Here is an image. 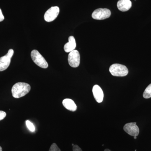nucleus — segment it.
<instances>
[{
  "label": "nucleus",
  "mask_w": 151,
  "mask_h": 151,
  "mask_svg": "<svg viewBox=\"0 0 151 151\" xmlns=\"http://www.w3.org/2000/svg\"><path fill=\"white\" fill-rule=\"evenodd\" d=\"M111 15V12L107 9H98L92 13V17L94 19L103 20L108 18Z\"/></svg>",
  "instance_id": "5"
},
{
  "label": "nucleus",
  "mask_w": 151,
  "mask_h": 151,
  "mask_svg": "<svg viewBox=\"0 0 151 151\" xmlns=\"http://www.w3.org/2000/svg\"><path fill=\"white\" fill-rule=\"evenodd\" d=\"M29 84L24 82H18L13 86L12 89L13 97L19 98L26 95L30 91Z\"/></svg>",
  "instance_id": "1"
},
{
  "label": "nucleus",
  "mask_w": 151,
  "mask_h": 151,
  "mask_svg": "<svg viewBox=\"0 0 151 151\" xmlns=\"http://www.w3.org/2000/svg\"><path fill=\"white\" fill-rule=\"evenodd\" d=\"M80 54L78 50H73L69 52L68 55V62L71 67H78L80 64Z\"/></svg>",
  "instance_id": "6"
},
{
  "label": "nucleus",
  "mask_w": 151,
  "mask_h": 151,
  "mask_svg": "<svg viewBox=\"0 0 151 151\" xmlns=\"http://www.w3.org/2000/svg\"><path fill=\"white\" fill-rule=\"evenodd\" d=\"M49 151H61L59 148L58 147L56 144L53 143L51 145L50 148L49 149Z\"/></svg>",
  "instance_id": "15"
},
{
  "label": "nucleus",
  "mask_w": 151,
  "mask_h": 151,
  "mask_svg": "<svg viewBox=\"0 0 151 151\" xmlns=\"http://www.w3.org/2000/svg\"><path fill=\"white\" fill-rule=\"evenodd\" d=\"M124 130L128 134L133 137H137L139 133V129L137 125L136 122L125 124L124 127Z\"/></svg>",
  "instance_id": "8"
},
{
  "label": "nucleus",
  "mask_w": 151,
  "mask_h": 151,
  "mask_svg": "<svg viewBox=\"0 0 151 151\" xmlns=\"http://www.w3.org/2000/svg\"><path fill=\"white\" fill-rule=\"evenodd\" d=\"M6 116V113L4 111H0V121L2 120Z\"/></svg>",
  "instance_id": "16"
},
{
  "label": "nucleus",
  "mask_w": 151,
  "mask_h": 151,
  "mask_svg": "<svg viewBox=\"0 0 151 151\" xmlns=\"http://www.w3.org/2000/svg\"><path fill=\"white\" fill-rule=\"evenodd\" d=\"M0 151H2V148L1 146H0Z\"/></svg>",
  "instance_id": "20"
},
{
  "label": "nucleus",
  "mask_w": 151,
  "mask_h": 151,
  "mask_svg": "<svg viewBox=\"0 0 151 151\" xmlns=\"http://www.w3.org/2000/svg\"><path fill=\"white\" fill-rule=\"evenodd\" d=\"M92 92L94 99L97 103H102L104 97V94L101 87L98 85H94L92 89Z\"/></svg>",
  "instance_id": "9"
},
{
  "label": "nucleus",
  "mask_w": 151,
  "mask_h": 151,
  "mask_svg": "<svg viewBox=\"0 0 151 151\" xmlns=\"http://www.w3.org/2000/svg\"><path fill=\"white\" fill-rule=\"evenodd\" d=\"M26 123L27 127L28 129L31 132H34L35 131V127L34 126L33 124L29 121H26Z\"/></svg>",
  "instance_id": "14"
},
{
  "label": "nucleus",
  "mask_w": 151,
  "mask_h": 151,
  "mask_svg": "<svg viewBox=\"0 0 151 151\" xmlns=\"http://www.w3.org/2000/svg\"><path fill=\"white\" fill-rule=\"evenodd\" d=\"M134 139H137V137H134Z\"/></svg>",
  "instance_id": "21"
},
{
  "label": "nucleus",
  "mask_w": 151,
  "mask_h": 151,
  "mask_svg": "<svg viewBox=\"0 0 151 151\" xmlns=\"http://www.w3.org/2000/svg\"><path fill=\"white\" fill-rule=\"evenodd\" d=\"M76 47V42L74 37H68V42L65 44L64 46V50L65 52H70L74 50Z\"/></svg>",
  "instance_id": "11"
},
{
  "label": "nucleus",
  "mask_w": 151,
  "mask_h": 151,
  "mask_svg": "<svg viewBox=\"0 0 151 151\" xmlns=\"http://www.w3.org/2000/svg\"><path fill=\"white\" fill-rule=\"evenodd\" d=\"M14 51L11 49L9 50L6 55L0 58V71L6 70L10 64L11 58L13 55Z\"/></svg>",
  "instance_id": "4"
},
{
  "label": "nucleus",
  "mask_w": 151,
  "mask_h": 151,
  "mask_svg": "<svg viewBox=\"0 0 151 151\" xmlns=\"http://www.w3.org/2000/svg\"><path fill=\"white\" fill-rule=\"evenodd\" d=\"M110 73L113 76H126L129 73V70L125 65L122 64L115 63L110 66L109 68Z\"/></svg>",
  "instance_id": "2"
},
{
  "label": "nucleus",
  "mask_w": 151,
  "mask_h": 151,
  "mask_svg": "<svg viewBox=\"0 0 151 151\" xmlns=\"http://www.w3.org/2000/svg\"><path fill=\"white\" fill-rule=\"evenodd\" d=\"M73 145V144H72V146H73V145Z\"/></svg>",
  "instance_id": "22"
},
{
  "label": "nucleus",
  "mask_w": 151,
  "mask_h": 151,
  "mask_svg": "<svg viewBox=\"0 0 151 151\" xmlns=\"http://www.w3.org/2000/svg\"><path fill=\"white\" fill-rule=\"evenodd\" d=\"M63 105L67 110L74 112L77 109V106L73 100L70 99H65L63 101Z\"/></svg>",
  "instance_id": "12"
},
{
  "label": "nucleus",
  "mask_w": 151,
  "mask_h": 151,
  "mask_svg": "<svg viewBox=\"0 0 151 151\" xmlns=\"http://www.w3.org/2000/svg\"><path fill=\"white\" fill-rule=\"evenodd\" d=\"M73 151H82L81 148L77 145H74L73 146Z\"/></svg>",
  "instance_id": "17"
},
{
  "label": "nucleus",
  "mask_w": 151,
  "mask_h": 151,
  "mask_svg": "<svg viewBox=\"0 0 151 151\" xmlns=\"http://www.w3.org/2000/svg\"><path fill=\"white\" fill-rule=\"evenodd\" d=\"M31 56L33 62L38 66L43 68L48 67V64L46 60L37 50H32L31 53Z\"/></svg>",
  "instance_id": "3"
},
{
  "label": "nucleus",
  "mask_w": 151,
  "mask_h": 151,
  "mask_svg": "<svg viewBox=\"0 0 151 151\" xmlns=\"http://www.w3.org/2000/svg\"><path fill=\"white\" fill-rule=\"evenodd\" d=\"M132 6V3L130 0H119L117 3L118 9L123 12L129 10Z\"/></svg>",
  "instance_id": "10"
},
{
  "label": "nucleus",
  "mask_w": 151,
  "mask_h": 151,
  "mask_svg": "<svg viewBox=\"0 0 151 151\" xmlns=\"http://www.w3.org/2000/svg\"><path fill=\"white\" fill-rule=\"evenodd\" d=\"M104 151H111L110 150H109V149H105V150H104Z\"/></svg>",
  "instance_id": "19"
},
{
  "label": "nucleus",
  "mask_w": 151,
  "mask_h": 151,
  "mask_svg": "<svg viewBox=\"0 0 151 151\" xmlns=\"http://www.w3.org/2000/svg\"><path fill=\"white\" fill-rule=\"evenodd\" d=\"M143 97L145 99H148L151 97V84L146 88L143 93Z\"/></svg>",
  "instance_id": "13"
},
{
  "label": "nucleus",
  "mask_w": 151,
  "mask_h": 151,
  "mask_svg": "<svg viewBox=\"0 0 151 151\" xmlns=\"http://www.w3.org/2000/svg\"><path fill=\"white\" fill-rule=\"evenodd\" d=\"M4 19V17L3 15L1 10L0 9V22H2Z\"/></svg>",
  "instance_id": "18"
},
{
  "label": "nucleus",
  "mask_w": 151,
  "mask_h": 151,
  "mask_svg": "<svg viewBox=\"0 0 151 151\" xmlns=\"http://www.w3.org/2000/svg\"><path fill=\"white\" fill-rule=\"evenodd\" d=\"M60 9L58 6L52 7L47 11L44 15L45 21L51 22L54 21L59 14Z\"/></svg>",
  "instance_id": "7"
}]
</instances>
